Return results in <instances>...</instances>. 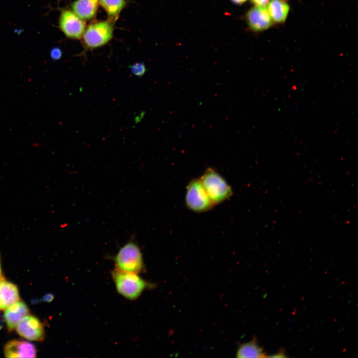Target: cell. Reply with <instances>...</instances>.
I'll return each instance as SVG.
<instances>
[{
	"mask_svg": "<svg viewBox=\"0 0 358 358\" xmlns=\"http://www.w3.org/2000/svg\"><path fill=\"white\" fill-rule=\"evenodd\" d=\"M246 17L248 25L255 31L266 30L272 24L271 18L265 6L256 5L251 8Z\"/></svg>",
	"mask_w": 358,
	"mask_h": 358,
	"instance_id": "ba28073f",
	"label": "cell"
},
{
	"mask_svg": "<svg viewBox=\"0 0 358 358\" xmlns=\"http://www.w3.org/2000/svg\"><path fill=\"white\" fill-rule=\"evenodd\" d=\"M2 325L1 323L0 322V330H1V329L2 328Z\"/></svg>",
	"mask_w": 358,
	"mask_h": 358,
	"instance_id": "603a6c76",
	"label": "cell"
},
{
	"mask_svg": "<svg viewBox=\"0 0 358 358\" xmlns=\"http://www.w3.org/2000/svg\"><path fill=\"white\" fill-rule=\"evenodd\" d=\"M4 279V277L2 273L1 263H0V281Z\"/></svg>",
	"mask_w": 358,
	"mask_h": 358,
	"instance_id": "7402d4cb",
	"label": "cell"
},
{
	"mask_svg": "<svg viewBox=\"0 0 358 358\" xmlns=\"http://www.w3.org/2000/svg\"><path fill=\"white\" fill-rule=\"evenodd\" d=\"M59 24L64 35L72 39H81L86 28L85 21L70 9L61 11Z\"/></svg>",
	"mask_w": 358,
	"mask_h": 358,
	"instance_id": "8992f818",
	"label": "cell"
},
{
	"mask_svg": "<svg viewBox=\"0 0 358 358\" xmlns=\"http://www.w3.org/2000/svg\"><path fill=\"white\" fill-rule=\"evenodd\" d=\"M128 67L132 74L139 77L143 76L147 71L146 67L143 62H136Z\"/></svg>",
	"mask_w": 358,
	"mask_h": 358,
	"instance_id": "2e32d148",
	"label": "cell"
},
{
	"mask_svg": "<svg viewBox=\"0 0 358 358\" xmlns=\"http://www.w3.org/2000/svg\"><path fill=\"white\" fill-rule=\"evenodd\" d=\"M267 9L271 19L275 22L281 23L287 17L289 6L283 0H271Z\"/></svg>",
	"mask_w": 358,
	"mask_h": 358,
	"instance_id": "5bb4252c",
	"label": "cell"
},
{
	"mask_svg": "<svg viewBox=\"0 0 358 358\" xmlns=\"http://www.w3.org/2000/svg\"><path fill=\"white\" fill-rule=\"evenodd\" d=\"M287 356L285 355V351L283 350H280L277 353L269 356V357L271 358H285Z\"/></svg>",
	"mask_w": 358,
	"mask_h": 358,
	"instance_id": "d6986e66",
	"label": "cell"
},
{
	"mask_svg": "<svg viewBox=\"0 0 358 358\" xmlns=\"http://www.w3.org/2000/svg\"><path fill=\"white\" fill-rule=\"evenodd\" d=\"M234 3L236 4H242L245 2L247 0H231Z\"/></svg>",
	"mask_w": 358,
	"mask_h": 358,
	"instance_id": "44dd1931",
	"label": "cell"
},
{
	"mask_svg": "<svg viewBox=\"0 0 358 358\" xmlns=\"http://www.w3.org/2000/svg\"><path fill=\"white\" fill-rule=\"evenodd\" d=\"M19 300L17 286L4 279L0 281V310H5Z\"/></svg>",
	"mask_w": 358,
	"mask_h": 358,
	"instance_id": "7c38bea8",
	"label": "cell"
},
{
	"mask_svg": "<svg viewBox=\"0 0 358 358\" xmlns=\"http://www.w3.org/2000/svg\"><path fill=\"white\" fill-rule=\"evenodd\" d=\"M54 298L53 294L52 293H47L45 294L40 300L41 301H44L46 302H51Z\"/></svg>",
	"mask_w": 358,
	"mask_h": 358,
	"instance_id": "ac0fdd59",
	"label": "cell"
},
{
	"mask_svg": "<svg viewBox=\"0 0 358 358\" xmlns=\"http://www.w3.org/2000/svg\"><path fill=\"white\" fill-rule=\"evenodd\" d=\"M238 358H266L268 357L260 347L257 340L254 338L250 342L240 344L237 349Z\"/></svg>",
	"mask_w": 358,
	"mask_h": 358,
	"instance_id": "9a60e30c",
	"label": "cell"
},
{
	"mask_svg": "<svg viewBox=\"0 0 358 358\" xmlns=\"http://www.w3.org/2000/svg\"><path fill=\"white\" fill-rule=\"evenodd\" d=\"M269 0H251L252 2L256 5L265 6Z\"/></svg>",
	"mask_w": 358,
	"mask_h": 358,
	"instance_id": "ffe728a7",
	"label": "cell"
},
{
	"mask_svg": "<svg viewBox=\"0 0 358 358\" xmlns=\"http://www.w3.org/2000/svg\"><path fill=\"white\" fill-rule=\"evenodd\" d=\"M99 4L106 12L108 19L115 23L127 4L126 0H99Z\"/></svg>",
	"mask_w": 358,
	"mask_h": 358,
	"instance_id": "4fadbf2b",
	"label": "cell"
},
{
	"mask_svg": "<svg viewBox=\"0 0 358 358\" xmlns=\"http://www.w3.org/2000/svg\"><path fill=\"white\" fill-rule=\"evenodd\" d=\"M99 0H75L72 4V10L84 21L93 19L96 15Z\"/></svg>",
	"mask_w": 358,
	"mask_h": 358,
	"instance_id": "8fae6325",
	"label": "cell"
},
{
	"mask_svg": "<svg viewBox=\"0 0 358 358\" xmlns=\"http://www.w3.org/2000/svg\"><path fill=\"white\" fill-rule=\"evenodd\" d=\"M17 333L20 336L30 341H41L45 332L42 323L35 316L27 315L16 327Z\"/></svg>",
	"mask_w": 358,
	"mask_h": 358,
	"instance_id": "52a82bcc",
	"label": "cell"
},
{
	"mask_svg": "<svg viewBox=\"0 0 358 358\" xmlns=\"http://www.w3.org/2000/svg\"><path fill=\"white\" fill-rule=\"evenodd\" d=\"M114 260L116 268L122 271L138 273L144 268L142 253L133 240L120 248Z\"/></svg>",
	"mask_w": 358,
	"mask_h": 358,
	"instance_id": "7a4b0ae2",
	"label": "cell"
},
{
	"mask_svg": "<svg viewBox=\"0 0 358 358\" xmlns=\"http://www.w3.org/2000/svg\"><path fill=\"white\" fill-rule=\"evenodd\" d=\"M4 354L7 358H35L36 350L35 346L31 343L13 340L8 342L4 346Z\"/></svg>",
	"mask_w": 358,
	"mask_h": 358,
	"instance_id": "9c48e42d",
	"label": "cell"
},
{
	"mask_svg": "<svg viewBox=\"0 0 358 358\" xmlns=\"http://www.w3.org/2000/svg\"><path fill=\"white\" fill-rule=\"evenodd\" d=\"M112 277L118 292L129 300L137 299L144 290L155 287L154 284L145 281L136 273L115 268L112 271Z\"/></svg>",
	"mask_w": 358,
	"mask_h": 358,
	"instance_id": "6da1fadb",
	"label": "cell"
},
{
	"mask_svg": "<svg viewBox=\"0 0 358 358\" xmlns=\"http://www.w3.org/2000/svg\"><path fill=\"white\" fill-rule=\"evenodd\" d=\"M114 24L107 19L93 22L87 27L82 37L85 48L92 50L107 44L113 37Z\"/></svg>",
	"mask_w": 358,
	"mask_h": 358,
	"instance_id": "277c9868",
	"label": "cell"
},
{
	"mask_svg": "<svg viewBox=\"0 0 358 358\" xmlns=\"http://www.w3.org/2000/svg\"><path fill=\"white\" fill-rule=\"evenodd\" d=\"M199 179L214 205L224 201L232 194L229 184L212 168H208Z\"/></svg>",
	"mask_w": 358,
	"mask_h": 358,
	"instance_id": "3957f363",
	"label": "cell"
},
{
	"mask_svg": "<svg viewBox=\"0 0 358 358\" xmlns=\"http://www.w3.org/2000/svg\"><path fill=\"white\" fill-rule=\"evenodd\" d=\"M4 319L7 327L12 331L20 321L29 312L27 305L22 301H17L5 309Z\"/></svg>",
	"mask_w": 358,
	"mask_h": 358,
	"instance_id": "30bf717a",
	"label": "cell"
},
{
	"mask_svg": "<svg viewBox=\"0 0 358 358\" xmlns=\"http://www.w3.org/2000/svg\"><path fill=\"white\" fill-rule=\"evenodd\" d=\"M50 56L52 60H58L62 56V51L59 47L53 48L50 51Z\"/></svg>",
	"mask_w": 358,
	"mask_h": 358,
	"instance_id": "e0dca14e",
	"label": "cell"
},
{
	"mask_svg": "<svg viewBox=\"0 0 358 358\" xmlns=\"http://www.w3.org/2000/svg\"><path fill=\"white\" fill-rule=\"evenodd\" d=\"M185 203L189 209L196 212L208 211L214 206L199 179L191 180L187 185Z\"/></svg>",
	"mask_w": 358,
	"mask_h": 358,
	"instance_id": "5b68a950",
	"label": "cell"
}]
</instances>
